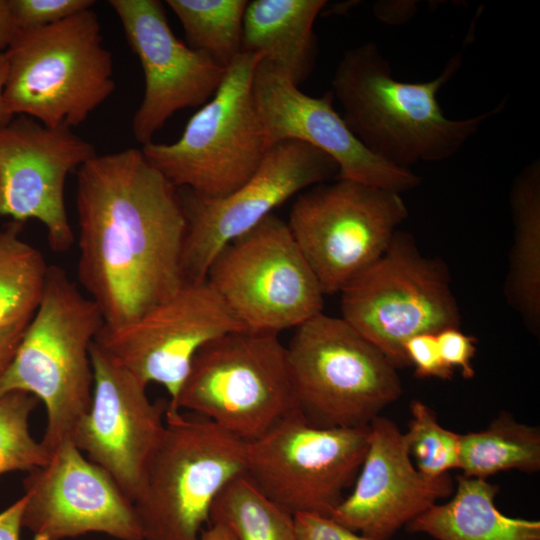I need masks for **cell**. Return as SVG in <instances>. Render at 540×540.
I'll use <instances>...</instances> for the list:
<instances>
[{"instance_id":"4","label":"cell","mask_w":540,"mask_h":540,"mask_svg":"<svg viewBox=\"0 0 540 540\" xmlns=\"http://www.w3.org/2000/svg\"><path fill=\"white\" fill-rule=\"evenodd\" d=\"M4 54V97L14 116L72 129L115 89L112 56L92 8L48 26L18 30Z\"/></svg>"},{"instance_id":"7","label":"cell","mask_w":540,"mask_h":540,"mask_svg":"<svg viewBox=\"0 0 540 540\" xmlns=\"http://www.w3.org/2000/svg\"><path fill=\"white\" fill-rule=\"evenodd\" d=\"M168 409L191 412L250 442L298 414L286 346L278 334L236 330L195 355Z\"/></svg>"},{"instance_id":"3","label":"cell","mask_w":540,"mask_h":540,"mask_svg":"<svg viewBox=\"0 0 540 540\" xmlns=\"http://www.w3.org/2000/svg\"><path fill=\"white\" fill-rule=\"evenodd\" d=\"M103 325L96 303L63 268L50 265L41 302L0 376V398L25 392L44 404L47 424L41 442L50 453L70 438L90 408V350Z\"/></svg>"},{"instance_id":"25","label":"cell","mask_w":540,"mask_h":540,"mask_svg":"<svg viewBox=\"0 0 540 540\" xmlns=\"http://www.w3.org/2000/svg\"><path fill=\"white\" fill-rule=\"evenodd\" d=\"M23 227L12 220L0 229V329L27 326L46 285L50 265L21 238Z\"/></svg>"},{"instance_id":"5","label":"cell","mask_w":540,"mask_h":540,"mask_svg":"<svg viewBox=\"0 0 540 540\" xmlns=\"http://www.w3.org/2000/svg\"><path fill=\"white\" fill-rule=\"evenodd\" d=\"M245 454V441L209 419L167 407L133 500L143 540H199L221 490L245 473Z\"/></svg>"},{"instance_id":"11","label":"cell","mask_w":540,"mask_h":540,"mask_svg":"<svg viewBox=\"0 0 540 540\" xmlns=\"http://www.w3.org/2000/svg\"><path fill=\"white\" fill-rule=\"evenodd\" d=\"M206 280L250 331L279 334L322 312L320 285L288 224L274 214L225 246Z\"/></svg>"},{"instance_id":"21","label":"cell","mask_w":540,"mask_h":540,"mask_svg":"<svg viewBox=\"0 0 540 540\" xmlns=\"http://www.w3.org/2000/svg\"><path fill=\"white\" fill-rule=\"evenodd\" d=\"M325 0H252L242 33V52L258 53L299 87L317 56L314 22Z\"/></svg>"},{"instance_id":"1","label":"cell","mask_w":540,"mask_h":540,"mask_svg":"<svg viewBox=\"0 0 540 540\" xmlns=\"http://www.w3.org/2000/svg\"><path fill=\"white\" fill-rule=\"evenodd\" d=\"M80 284L104 325L127 324L186 282L179 189L141 149L95 155L76 171Z\"/></svg>"},{"instance_id":"18","label":"cell","mask_w":540,"mask_h":540,"mask_svg":"<svg viewBox=\"0 0 540 540\" xmlns=\"http://www.w3.org/2000/svg\"><path fill=\"white\" fill-rule=\"evenodd\" d=\"M108 4L143 69L144 95L132 119V133L144 146L177 111L208 102L227 69L176 37L161 1L110 0Z\"/></svg>"},{"instance_id":"15","label":"cell","mask_w":540,"mask_h":540,"mask_svg":"<svg viewBox=\"0 0 540 540\" xmlns=\"http://www.w3.org/2000/svg\"><path fill=\"white\" fill-rule=\"evenodd\" d=\"M95 155L93 144L71 128L14 116L0 126V215L24 223L39 221L50 248L68 251L75 237L65 206V183Z\"/></svg>"},{"instance_id":"30","label":"cell","mask_w":540,"mask_h":540,"mask_svg":"<svg viewBox=\"0 0 540 540\" xmlns=\"http://www.w3.org/2000/svg\"><path fill=\"white\" fill-rule=\"evenodd\" d=\"M94 4L93 0H8L18 30L57 23Z\"/></svg>"},{"instance_id":"24","label":"cell","mask_w":540,"mask_h":540,"mask_svg":"<svg viewBox=\"0 0 540 540\" xmlns=\"http://www.w3.org/2000/svg\"><path fill=\"white\" fill-rule=\"evenodd\" d=\"M458 469L466 477L487 479L494 474L540 470V430L502 413L478 432L460 435Z\"/></svg>"},{"instance_id":"22","label":"cell","mask_w":540,"mask_h":540,"mask_svg":"<svg viewBox=\"0 0 540 540\" xmlns=\"http://www.w3.org/2000/svg\"><path fill=\"white\" fill-rule=\"evenodd\" d=\"M499 486L457 476L452 498L436 503L405 527L436 540H540V521L509 517L495 505Z\"/></svg>"},{"instance_id":"13","label":"cell","mask_w":540,"mask_h":540,"mask_svg":"<svg viewBox=\"0 0 540 540\" xmlns=\"http://www.w3.org/2000/svg\"><path fill=\"white\" fill-rule=\"evenodd\" d=\"M338 173L337 163L323 151L286 140L270 147L255 173L227 195L211 198L179 189L187 222L182 253L186 282L206 280L225 246L291 197L337 178Z\"/></svg>"},{"instance_id":"29","label":"cell","mask_w":540,"mask_h":540,"mask_svg":"<svg viewBox=\"0 0 540 540\" xmlns=\"http://www.w3.org/2000/svg\"><path fill=\"white\" fill-rule=\"evenodd\" d=\"M410 412L404 435L416 469L430 478L458 469L460 434L442 427L435 411L420 400L411 402Z\"/></svg>"},{"instance_id":"10","label":"cell","mask_w":540,"mask_h":540,"mask_svg":"<svg viewBox=\"0 0 540 540\" xmlns=\"http://www.w3.org/2000/svg\"><path fill=\"white\" fill-rule=\"evenodd\" d=\"M407 215L399 193L336 178L298 194L287 224L323 294H334L382 256Z\"/></svg>"},{"instance_id":"26","label":"cell","mask_w":540,"mask_h":540,"mask_svg":"<svg viewBox=\"0 0 540 540\" xmlns=\"http://www.w3.org/2000/svg\"><path fill=\"white\" fill-rule=\"evenodd\" d=\"M209 523L226 525L237 540H298L294 516L263 495L245 473L221 490Z\"/></svg>"},{"instance_id":"6","label":"cell","mask_w":540,"mask_h":540,"mask_svg":"<svg viewBox=\"0 0 540 540\" xmlns=\"http://www.w3.org/2000/svg\"><path fill=\"white\" fill-rule=\"evenodd\" d=\"M298 415L319 428H359L402 394L394 364L342 317L322 312L286 346Z\"/></svg>"},{"instance_id":"23","label":"cell","mask_w":540,"mask_h":540,"mask_svg":"<svg viewBox=\"0 0 540 540\" xmlns=\"http://www.w3.org/2000/svg\"><path fill=\"white\" fill-rule=\"evenodd\" d=\"M514 245L508 294L527 324L540 319V163L528 164L516 177L511 192Z\"/></svg>"},{"instance_id":"9","label":"cell","mask_w":540,"mask_h":540,"mask_svg":"<svg viewBox=\"0 0 540 540\" xmlns=\"http://www.w3.org/2000/svg\"><path fill=\"white\" fill-rule=\"evenodd\" d=\"M340 293L342 318L397 369L409 366L408 339L459 325L446 268L398 231L382 256Z\"/></svg>"},{"instance_id":"20","label":"cell","mask_w":540,"mask_h":540,"mask_svg":"<svg viewBox=\"0 0 540 540\" xmlns=\"http://www.w3.org/2000/svg\"><path fill=\"white\" fill-rule=\"evenodd\" d=\"M353 485L330 517L375 540H390L454 492L449 473L430 478L416 469L404 433L381 415L369 425L367 451Z\"/></svg>"},{"instance_id":"31","label":"cell","mask_w":540,"mask_h":540,"mask_svg":"<svg viewBox=\"0 0 540 540\" xmlns=\"http://www.w3.org/2000/svg\"><path fill=\"white\" fill-rule=\"evenodd\" d=\"M404 353L409 366H413L419 378H439L450 380L454 370L443 360L436 333H422L408 339Z\"/></svg>"},{"instance_id":"39","label":"cell","mask_w":540,"mask_h":540,"mask_svg":"<svg viewBox=\"0 0 540 540\" xmlns=\"http://www.w3.org/2000/svg\"><path fill=\"white\" fill-rule=\"evenodd\" d=\"M33 540H43V539H35V538H33Z\"/></svg>"},{"instance_id":"38","label":"cell","mask_w":540,"mask_h":540,"mask_svg":"<svg viewBox=\"0 0 540 540\" xmlns=\"http://www.w3.org/2000/svg\"><path fill=\"white\" fill-rule=\"evenodd\" d=\"M199 540H237L230 528L224 524L211 523L201 532Z\"/></svg>"},{"instance_id":"2","label":"cell","mask_w":540,"mask_h":540,"mask_svg":"<svg viewBox=\"0 0 540 540\" xmlns=\"http://www.w3.org/2000/svg\"><path fill=\"white\" fill-rule=\"evenodd\" d=\"M461 64L457 54L433 80L402 82L394 78L378 45L367 42L344 52L331 92L347 127L369 152L411 170L418 162L443 161L457 154L485 121L505 107L503 101L473 117L448 118L437 94Z\"/></svg>"},{"instance_id":"34","label":"cell","mask_w":540,"mask_h":540,"mask_svg":"<svg viewBox=\"0 0 540 540\" xmlns=\"http://www.w3.org/2000/svg\"><path fill=\"white\" fill-rule=\"evenodd\" d=\"M25 503L26 498L23 495L0 512V540H20Z\"/></svg>"},{"instance_id":"12","label":"cell","mask_w":540,"mask_h":540,"mask_svg":"<svg viewBox=\"0 0 540 540\" xmlns=\"http://www.w3.org/2000/svg\"><path fill=\"white\" fill-rule=\"evenodd\" d=\"M369 426L319 428L291 415L246 442L245 474L292 515L330 517L364 460Z\"/></svg>"},{"instance_id":"19","label":"cell","mask_w":540,"mask_h":540,"mask_svg":"<svg viewBox=\"0 0 540 540\" xmlns=\"http://www.w3.org/2000/svg\"><path fill=\"white\" fill-rule=\"evenodd\" d=\"M252 94L267 149L286 140L304 142L334 159L337 178L399 194L420 183L412 170L381 160L361 144L334 109L331 91L306 95L262 58L253 73Z\"/></svg>"},{"instance_id":"35","label":"cell","mask_w":540,"mask_h":540,"mask_svg":"<svg viewBox=\"0 0 540 540\" xmlns=\"http://www.w3.org/2000/svg\"><path fill=\"white\" fill-rule=\"evenodd\" d=\"M27 326L0 329V376L14 357Z\"/></svg>"},{"instance_id":"16","label":"cell","mask_w":540,"mask_h":540,"mask_svg":"<svg viewBox=\"0 0 540 540\" xmlns=\"http://www.w3.org/2000/svg\"><path fill=\"white\" fill-rule=\"evenodd\" d=\"M22 526L33 538L64 540L102 533L143 540L132 500L112 477L90 461L70 438L23 480Z\"/></svg>"},{"instance_id":"32","label":"cell","mask_w":540,"mask_h":540,"mask_svg":"<svg viewBox=\"0 0 540 540\" xmlns=\"http://www.w3.org/2000/svg\"><path fill=\"white\" fill-rule=\"evenodd\" d=\"M441 356L444 362L459 369L465 379L475 375L472 360L476 353L477 340L463 333L458 327H447L436 333Z\"/></svg>"},{"instance_id":"36","label":"cell","mask_w":540,"mask_h":540,"mask_svg":"<svg viewBox=\"0 0 540 540\" xmlns=\"http://www.w3.org/2000/svg\"><path fill=\"white\" fill-rule=\"evenodd\" d=\"M18 28L11 14L8 0H0V52H4L14 39Z\"/></svg>"},{"instance_id":"14","label":"cell","mask_w":540,"mask_h":540,"mask_svg":"<svg viewBox=\"0 0 540 540\" xmlns=\"http://www.w3.org/2000/svg\"><path fill=\"white\" fill-rule=\"evenodd\" d=\"M243 329L204 280L185 282L171 297L127 324L103 325L95 343L145 385L163 386L172 404L198 351L221 335Z\"/></svg>"},{"instance_id":"17","label":"cell","mask_w":540,"mask_h":540,"mask_svg":"<svg viewBox=\"0 0 540 540\" xmlns=\"http://www.w3.org/2000/svg\"><path fill=\"white\" fill-rule=\"evenodd\" d=\"M93 394L88 412L70 439L108 473L132 500L161 437L167 402H152L147 385L112 359L95 341L90 350Z\"/></svg>"},{"instance_id":"37","label":"cell","mask_w":540,"mask_h":540,"mask_svg":"<svg viewBox=\"0 0 540 540\" xmlns=\"http://www.w3.org/2000/svg\"><path fill=\"white\" fill-rule=\"evenodd\" d=\"M6 77L7 61L4 52H0V126L9 123L14 118L4 97Z\"/></svg>"},{"instance_id":"28","label":"cell","mask_w":540,"mask_h":540,"mask_svg":"<svg viewBox=\"0 0 540 540\" xmlns=\"http://www.w3.org/2000/svg\"><path fill=\"white\" fill-rule=\"evenodd\" d=\"M39 400L25 392L0 398V476L14 471H32L43 466L50 452L30 432L29 419Z\"/></svg>"},{"instance_id":"8","label":"cell","mask_w":540,"mask_h":540,"mask_svg":"<svg viewBox=\"0 0 540 540\" xmlns=\"http://www.w3.org/2000/svg\"><path fill=\"white\" fill-rule=\"evenodd\" d=\"M263 55L241 52L223 82L170 144L142 146L146 158L178 189L221 197L244 184L267 147L252 94L254 70Z\"/></svg>"},{"instance_id":"27","label":"cell","mask_w":540,"mask_h":540,"mask_svg":"<svg viewBox=\"0 0 540 540\" xmlns=\"http://www.w3.org/2000/svg\"><path fill=\"white\" fill-rule=\"evenodd\" d=\"M247 0H167L179 19L187 45L228 68L242 52Z\"/></svg>"},{"instance_id":"33","label":"cell","mask_w":540,"mask_h":540,"mask_svg":"<svg viewBox=\"0 0 540 540\" xmlns=\"http://www.w3.org/2000/svg\"><path fill=\"white\" fill-rule=\"evenodd\" d=\"M293 516L298 540H375L352 531L331 517L316 513H298Z\"/></svg>"}]
</instances>
